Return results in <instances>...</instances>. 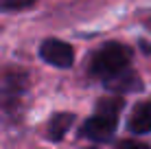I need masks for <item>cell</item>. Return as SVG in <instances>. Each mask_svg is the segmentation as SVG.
Wrapping results in <instances>:
<instances>
[{
  "label": "cell",
  "mask_w": 151,
  "mask_h": 149,
  "mask_svg": "<svg viewBox=\"0 0 151 149\" xmlns=\"http://www.w3.org/2000/svg\"><path fill=\"white\" fill-rule=\"evenodd\" d=\"M129 61H132V50L127 46L118 42L103 44L90 61V75L103 81H110L112 77L121 75L129 68Z\"/></svg>",
  "instance_id": "1"
},
{
  "label": "cell",
  "mask_w": 151,
  "mask_h": 149,
  "mask_svg": "<svg viewBox=\"0 0 151 149\" xmlns=\"http://www.w3.org/2000/svg\"><path fill=\"white\" fill-rule=\"evenodd\" d=\"M121 110H123V101L118 96L101 99L96 105V112L83 125V134L88 138H92V140H110V136L116 130Z\"/></svg>",
  "instance_id": "2"
},
{
  "label": "cell",
  "mask_w": 151,
  "mask_h": 149,
  "mask_svg": "<svg viewBox=\"0 0 151 149\" xmlns=\"http://www.w3.org/2000/svg\"><path fill=\"white\" fill-rule=\"evenodd\" d=\"M40 57L57 68H70L75 61V50L70 44L61 42V40H44L40 46Z\"/></svg>",
  "instance_id": "3"
},
{
  "label": "cell",
  "mask_w": 151,
  "mask_h": 149,
  "mask_svg": "<svg viewBox=\"0 0 151 149\" xmlns=\"http://www.w3.org/2000/svg\"><path fill=\"white\" fill-rule=\"evenodd\" d=\"M29 77L22 70L9 68L0 75V103H9V101H18V96L27 90Z\"/></svg>",
  "instance_id": "4"
},
{
  "label": "cell",
  "mask_w": 151,
  "mask_h": 149,
  "mask_svg": "<svg viewBox=\"0 0 151 149\" xmlns=\"http://www.w3.org/2000/svg\"><path fill=\"white\" fill-rule=\"evenodd\" d=\"M129 132L134 134H147L151 132V99L140 101V103L132 110L129 116Z\"/></svg>",
  "instance_id": "5"
},
{
  "label": "cell",
  "mask_w": 151,
  "mask_h": 149,
  "mask_svg": "<svg viewBox=\"0 0 151 149\" xmlns=\"http://www.w3.org/2000/svg\"><path fill=\"white\" fill-rule=\"evenodd\" d=\"M105 86H107V90L121 92V94H123V92H132V90H140V88H142V83H140V77L134 73L132 68H127L125 73L112 77L110 81H105Z\"/></svg>",
  "instance_id": "6"
},
{
  "label": "cell",
  "mask_w": 151,
  "mask_h": 149,
  "mask_svg": "<svg viewBox=\"0 0 151 149\" xmlns=\"http://www.w3.org/2000/svg\"><path fill=\"white\" fill-rule=\"evenodd\" d=\"M72 119H75V116L68 114V112H66V114H55L48 123V138L50 140H61L64 134L68 132V127L72 125Z\"/></svg>",
  "instance_id": "7"
},
{
  "label": "cell",
  "mask_w": 151,
  "mask_h": 149,
  "mask_svg": "<svg viewBox=\"0 0 151 149\" xmlns=\"http://www.w3.org/2000/svg\"><path fill=\"white\" fill-rule=\"evenodd\" d=\"M35 0H0V9L2 11H20V9L31 7Z\"/></svg>",
  "instance_id": "8"
},
{
  "label": "cell",
  "mask_w": 151,
  "mask_h": 149,
  "mask_svg": "<svg viewBox=\"0 0 151 149\" xmlns=\"http://www.w3.org/2000/svg\"><path fill=\"white\" fill-rule=\"evenodd\" d=\"M121 149H151L149 145H145V143H136V140H127V143H123Z\"/></svg>",
  "instance_id": "9"
},
{
  "label": "cell",
  "mask_w": 151,
  "mask_h": 149,
  "mask_svg": "<svg viewBox=\"0 0 151 149\" xmlns=\"http://www.w3.org/2000/svg\"><path fill=\"white\" fill-rule=\"evenodd\" d=\"M90 149H96V147H90Z\"/></svg>",
  "instance_id": "10"
}]
</instances>
